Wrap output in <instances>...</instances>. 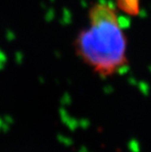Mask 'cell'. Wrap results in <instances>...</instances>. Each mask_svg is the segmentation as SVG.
Returning a JSON list of instances; mask_svg holds the SVG:
<instances>
[{"mask_svg":"<svg viewBox=\"0 0 151 152\" xmlns=\"http://www.w3.org/2000/svg\"><path fill=\"white\" fill-rule=\"evenodd\" d=\"M116 9L131 17L139 16L140 13V0H115Z\"/></svg>","mask_w":151,"mask_h":152,"instance_id":"cell-2","label":"cell"},{"mask_svg":"<svg viewBox=\"0 0 151 152\" xmlns=\"http://www.w3.org/2000/svg\"><path fill=\"white\" fill-rule=\"evenodd\" d=\"M88 27L79 31L74 49L80 59L100 77H111L128 67V38L117 9L96 2L88 10Z\"/></svg>","mask_w":151,"mask_h":152,"instance_id":"cell-1","label":"cell"}]
</instances>
